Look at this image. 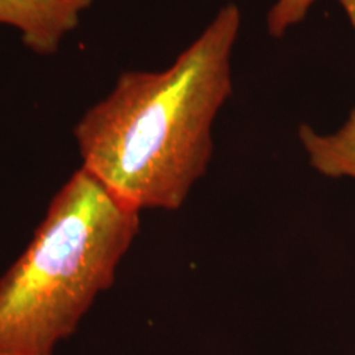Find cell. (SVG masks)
Returning a JSON list of instances; mask_svg holds the SVG:
<instances>
[{
  "instance_id": "cell-1",
  "label": "cell",
  "mask_w": 355,
  "mask_h": 355,
  "mask_svg": "<svg viewBox=\"0 0 355 355\" xmlns=\"http://www.w3.org/2000/svg\"><path fill=\"white\" fill-rule=\"evenodd\" d=\"M241 12L223 7L164 71H127L74 128L82 167L133 209L177 211L214 154Z\"/></svg>"
},
{
  "instance_id": "cell-2",
  "label": "cell",
  "mask_w": 355,
  "mask_h": 355,
  "mask_svg": "<svg viewBox=\"0 0 355 355\" xmlns=\"http://www.w3.org/2000/svg\"><path fill=\"white\" fill-rule=\"evenodd\" d=\"M140 224V211L76 171L0 278V355L54 354L112 287Z\"/></svg>"
},
{
  "instance_id": "cell-3",
  "label": "cell",
  "mask_w": 355,
  "mask_h": 355,
  "mask_svg": "<svg viewBox=\"0 0 355 355\" xmlns=\"http://www.w3.org/2000/svg\"><path fill=\"white\" fill-rule=\"evenodd\" d=\"M95 0H0V24L21 33L37 54L55 53L66 35L76 29L80 13Z\"/></svg>"
},
{
  "instance_id": "cell-4",
  "label": "cell",
  "mask_w": 355,
  "mask_h": 355,
  "mask_svg": "<svg viewBox=\"0 0 355 355\" xmlns=\"http://www.w3.org/2000/svg\"><path fill=\"white\" fill-rule=\"evenodd\" d=\"M299 140L318 173L333 179H355V107L337 132L320 135L303 124L299 128Z\"/></svg>"
},
{
  "instance_id": "cell-5",
  "label": "cell",
  "mask_w": 355,
  "mask_h": 355,
  "mask_svg": "<svg viewBox=\"0 0 355 355\" xmlns=\"http://www.w3.org/2000/svg\"><path fill=\"white\" fill-rule=\"evenodd\" d=\"M316 0H278L267 13V31L282 37L291 26L302 23Z\"/></svg>"
},
{
  "instance_id": "cell-6",
  "label": "cell",
  "mask_w": 355,
  "mask_h": 355,
  "mask_svg": "<svg viewBox=\"0 0 355 355\" xmlns=\"http://www.w3.org/2000/svg\"><path fill=\"white\" fill-rule=\"evenodd\" d=\"M337 1L341 4L343 11L347 15L349 21L352 23L355 31V0H337Z\"/></svg>"
}]
</instances>
